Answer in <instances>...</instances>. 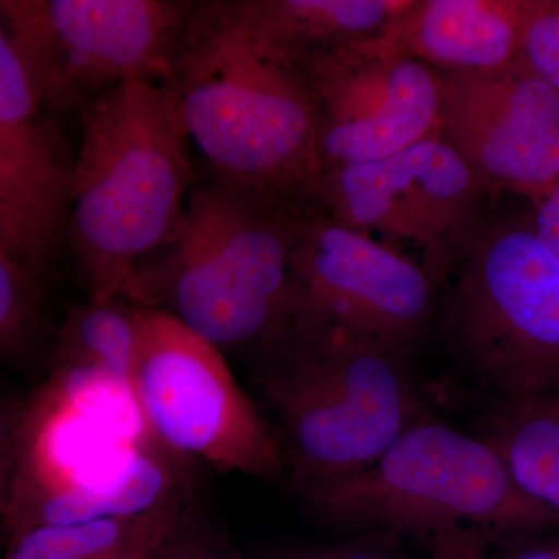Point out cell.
Listing matches in <instances>:
<instances>
[{
  "label": "cell",
  "instance_id": "obj_1",
  "mask_svg": "<svg viewBox=\"0 0 559 559\" xmlns=\"http://www.w3.org/2000/svg\"><path fill=\"white\" fill-rule=\"evenodd\" d=\"M162 84L213 178L275 200H311L325 170L310 87L245 0L194 3Z\"/></svg>",
  "mask_w": 559,
  "mask_h": 559
},
{
  "label": "cell",
  "instance_id": "obj_2",
  "mask_svg": "<svg viewBox=\"0 0 559 559\" xmlns=\"http://www.w3.org/2000/svg\"><path fill=\"white\" fill-rule=\"evenodd\" d=\"M171 92L128 81L83 109L69 240L90 301L135 300L143 260L175 242L194 183Z\"/></svg>",
  "mask_w": 559,
  "mask_h": 559
},
{
  "label": "cell",
  "instance_id": "obj_3",
  "mask_svg": "<svg viewBox=\"0 0 559 559\" xmlns=\"http://www.w3.org/2000/svg\"><path fill=\"white\" fill-rule=\"evenodd\" d=\"M310 204L216 178L193 183L182 230L165 249L170 257L159 286L143 304L150 308L162 296L164 311L215 347L261 352L293 318L290 260Z\"/></svg>",
  "mask_w": 559,
  "mask_h": 559
},
{
  "label": "cell",
  "instance_id": "obj_4",
  "mask_svg": "<svg viewBox=\"0 0 559 559\" xmlns=\"http://www.w3.org/2000/svg\"><path fill=\"white\" fill-rule=\"evenodd\" d=\"M260 353L297 487L366 468L423 418L407 358L355 331L290 319Z\"/></svg>",
  "mask_w": 559,
  "mask_h": 559
},
{
  "label": "cell",
  "instance_id": "obj_5",
  "mask_svg": "<svg viewBox=\"0 0 559 559\" xmlns=\"http://www.w3.org/2000/svg\"><path fill=\"white\" fill-rule=\"evenodd\" d=\"M299 489L323 518L358 527L437 535L466 524H559L557 513L522 489L491 443L425 417L366 468Z\"/></svg>",
  "mask_w": 559,
  "mask_h": 559
},
{
  "label": "cell",
  "instance_id": "obj_6",
  "mask_svg": "<svg viewBox=\"0 0 559 559\" xmlns=\"http://www.w3.org/2000/svg\"><path fill=\"white\" fill-rule=\"evenodd\" d=\"M448 325L485 380L520 399L559 382V261L532 219H488L460 260Z\"/></svg>",
  "mask_w": 559,
  "mask_h": 559
},
{
  "label": "cell",
  "instance_id": "obj_7",
  "mask_svg": "<svg viewBox=\"0 0 559 559\" xmlns=\"http://www.w3.org/2000/svg\"><path fill=\"white\" fill-rule=\"evenodd\" d=\"M197 2L2 0L0 31L60 117L128 83H164Z\"/></svg>",
  "mask_w": 559,
  "mask_h": 559
},
{
  "label": "cell",
  "instance_id": "obj_8",
  "mask_svg": "<svg viewBox=\"0 0 559 559\" xmlns=\"http://www.w3.org/2000/svg\"><path fill=\"white\" fill-rule=\"evenodd\" d=\"M132 388L164 450L274 480L282 443L246 396L221 349L170 312L143 307Z\"/></svg>",
  "mask_w": 559,
  "mask_h": 559
},
{
  "label": "cell",
  "instance_id": "obj_9",
  "mask_svg": "<svg viewBox=\"0 0 559 559\" xmlns=\"http://www.w3.org/2000/svg\"><path fill=\"white\" fill-rule=\"evenodd\" d=\"M491 194L437 132L385 159L329 168L311 202L349 229L415 246L440 285L488 223Z\"/></svg>",
  "mask_w": 559,
  "mask_h": 559
},
{
  "label": "cell",
  "instance_id": "obj_10",
  "mask_svg": "<svg viewBox=\"0 0 559 559\" xmlns=\"http://www.w3.org/2000/svg\"><path fill=\"white\" fill-rule=\"evenodd\" d=\"M294 57L310 87L323 170L385 159L439 132L437 73L388 31Z\"/></svg>",
  "mask_w": 559,
  "mask_h": 559
},
{
  "label": "cell",
  "instance_id": "obj_11",
  "mask_svg": "<svg viewBox=\"0 0 559 559\" xmlns=\"http://www.w3.org/2000/svg\"><path fill=\"white\" fill-rule=\"evenodd\" d=\"M293 318L342 326L407 358L437 283L421 264L310 204L294 246Z\"/></svg>",
  "mask_w": 559,
  "mask_h": 559
},
{
  "label": "cell",
  "instance_id": "obj_12",
  "mask_svg": "<svg viewBox=\"0 0 559 559\" xmlns=\"http://www.w3.org/2000/svg\"><path fill=\"white\" fill-rule=\"evenodd\" d=\"M76 157L0 31V255L44 277L69 240Z\"/></svg>",
  "mask_w": 559,
  "mask_h": 559
},
{
  "label": "cell",
  "instance_id": "obj_13",
  "mask_svg": "<svg viewBox=\"0 0 559 559\" xmlns=\"http://www.w3.org/2000/svg\"><path fill=\"white\" fill-rule=\"evenodd\" d=\"M439 135L491 193L536 201L559 182V92L522 62L487 73L436 72Z\"/></svg>",
  "mask_w": 559,
  "mask_h": 559
},
{
  "label": "cell",
  "instance_id": "obj_14",
  "mask_svg": "<svg viewBox=\"0 0 559 559\" xmlns=\"http://www.w3.org/2000/svg\"><path fill=\"white\" fill-rule=\"evenodd\" d=\"M388 33L433 72H496L521 61L522 0H409Z\"/></svg>",
  "mask_w": 559,
  "mask_h": 559
},
{
  "label": "cell",
  "instance_id": "obj_15",
  "mask_svg": "<svg viewBox=\"0 0 559 559\" xmlns=\"http://www.w3.org/2000/svg\"><path fill=\"white\" fill-rule=\"evenodd\" d=\"M164 448H145L119 476L81 489L33 492L2 500L9 540L39 525L80 524L140 516L180 499V481Z\"/></svg>",
  "mask_w": 559,
  "mask_h": 559
},
{
  "label": "cell",
  "instance_id": "obj_16",
  "mask_svg": "<svg viewBox=\"0 0 559 559\" xmlns=\"http://www.w3.org/2000/svg\"><path fill=\"white\" fill-rule=\"evenodd\" d=\"M252 20L293 55L380 36L409 0H245Z\"/></svg>",
  "mask_w": 559,
  "mask_h": 559
},
{
  "label": "cell",
  "instance_id": "obj_17",
  "mask_svg": "<svg viewBox=\"0 0 559 559\" xmlns=\"http://www.w3.org/2000/svg\"><path fill=\"white\" fill-rule=\"evenodd\" d=\"M182 520L180 498L123 520L39 525L10 539L3 559H138L156 550Z\"/></svg>",
  "mask_w": 559,
  "mask_h": 559
},
{
  "label": "cell",
  "instance_id": "obj_18",
  "mask_svg": "<svg viewBox=\"0 0 559 559\" xmlns=\"http://www.w3.org/2000/svg\"><path fill=\"white\" fill-rule=\"evenodd\" d=\"M527 495L559 516V382L506 400L485 437Z\"/></svg>",
  "mask_w": 559,
  "mask_h": 559
},
{
  "label": "cell",
  "instance_id": "obj_19",
  "mask_svg": "<svg viewBox=\"0 0 559 559\" xmlns=\"http://www.w3.org/2000/svg\"><path fill=\"white\" fill-rule=\"evenodd\" d=\"M142 314L119 300L76 308L58 333L53 370L98 369L132 382Z\"/></svg>",
  "mask_w": 559,
  "mask_h": 559
},
{
  "label": "cell",
  "instance_id": "obj_20",
  "mask_svg": "<svg viewBox=\"0 0 559 559\" xmlns=\"http://www.w3.org/2000/svg\"><path fill=\"white\" fill-rule=\"evenodd\" d=\"M47 388L73 409L124 439L160 447L143 418L130 380L98 369H60L53 370Z\"/></svg>",
  "mask_w": 559,
  "mask_h": 559
},
{
  "label": "cell",
  "instance_id": "obj_21",
  "mask_svg": "<svg viewBox=\"0 0 559 559\" xmlns=\"http://www.w3.org/2000/svg\"><path fill=\"white\" fill-rule=\"evenodd\" d=\"M43 277L0 255V353L16 360L31 352L43 320Z\"/></svg>",
  "mask_w": 559,
  "mask_h": 559
},
{
  "label": "cell",
  "instance_id": "obj_22",
  "mask_svg": "<svg viewBox=\"0 0 559 559\" xmlns=\"http://www.w3.org/2000/svg\"><path fill=\"white\" fill-rule=\"evenodd\" d=\"M521 62L559 92V0H522Z\"/></svg>",
  "mask_w": 559,
  "mask_h": 559
},
{
  "label": "cell",
  "instance_id": "obj_23",
  "mask_svg": "<svg viewBox=\"0 0 559 559\" xmlns=\"http://www.w3.org/2000/svg\"><path fill=\"white\" fill-rule=\"evenodd\" d=\"M156 559H246L230 544L204 528H193L186 516L157 547Z\"/></svg>",
  "mask_w": 559,
  "mask_h": 559
},
{
  "label": "cell",
  "instance_id": "obj_24",
  "mask_svg": "<svg viewBox=\"0 0 559 559\" xmlns=\"http://www.w3.org/2000/svg\"><path fill=\"white\" fill-rule=\"evenodd\" d=\"M432 559H488L487 543L469 527H451L437 533Z\"/></svg>",
  "mask_w": 559,
  "mask_h": 559
},
{
  "label": "cell",
  "instance_id": "obj_25",
  "mask_svg": "<svg viewBox=\"0 0 559 559\" xmlns=\"http://www.w3.org/2000/svg\"><path fill=\"white\" fill-rule=\"evenodd\" d=\"M533 205H535L533 224H535L536 234L559 261V182L544 197L533 201Z\"/></svg>",
  "mask_w": 559,
  "mask_h": 559
},
{
  "label": "cell",
  "instance_id": "obj_26",
  "mask_svg": "<svg viewBox=\"0 0 559 559\" xmlns=\"http://www.w3.org/2000/svg\"><path fill=\"white\" fill-rule=\"evenodd\" d=\"M296 559H399L392 551L371 540H352Z\"/></svg>",
  "mask_w": 559,
  "mask_h": 559
},
{
  "label": "cell",
  "instance_id": "obj_27",
  "mask_svg": "<svg viewBox=\"0 0 559 559\" xmlns=\"http://www.w3.org/2000/svg\"><path fill=\"white\" fill-rule=\"evenodd\" d=\"M557 544L555 546H532L527 549L514 551L507 559H557Z\"/></svg>",
  "mask_w": 559,
  "mask_h": 559
},
{
  "label": "cell",
  "instance_id": "obj_28",
  "mask_svg": "<svg viewBox=\"0 0 559 559\" xmlns=\"http://www.w3.org/2000/svg\"><path fill=\"white\" fill-rule=\"evenodd\" d=\"M156 550H153V551H151V554L145 555V557L138 558V559H156Z\"/></svg>",
  "mask_w": 559,
  "mask_h": 559
},
{
  "label": "cell",
  "instance_id": "obj_29",
  "mask_svg": "<svg viewBox=\"0 0 559 559\" xmlns=\"http://www.w3.org/2000/svg\"><path fill=\"white\" fill-rule=\"evenodd\" d=\"M557 559H559V544H557Z\"/></svg>",
  "mask_w": 559,
  "mask_h": 559
}]
</instances>
